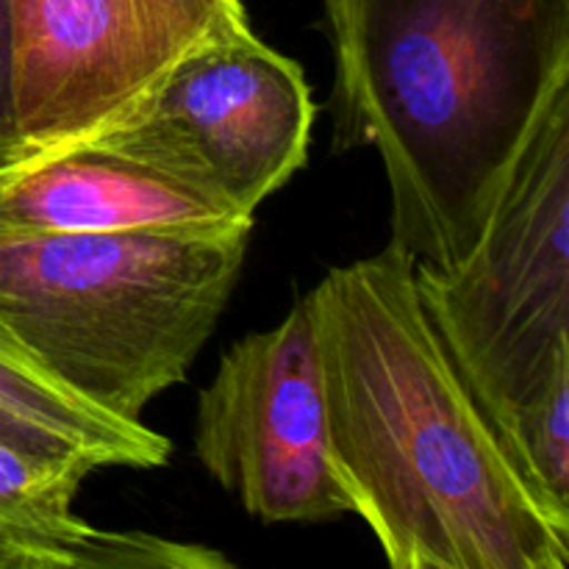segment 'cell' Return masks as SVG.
Listing matches in <instances>:
<instances>
[{
  "mask_svg": "<svg viewBox=\"0 0 569 569\" xmlns=\"http://www.w3.org/2000/svg\"><path fill=\"white\" fill-rule=\"evenodd\" d=\"M183 9L192 11L198 20H203L209 28H233L244 26L248 17H244V6L239 0H178Z\"/></svg>",
  "mask_w": 569,
  "mask_h": 569,
  "instance_id": "cell-11",
  "label": "cell"
},
{
  "mask_svg": "<svg viewBox=\"0 0 569 569\" xmlns=\"http://www.w3.org/2000/svg\"><path fill=\"white\" fill-rule=\"evenodd\" d=\"M231 226H253V217L92 142L39 156L0 178V237Z\"/></svg>",
  "mask_w": 569,
  "mask_h": 569,
  "instance_id": "cell-8",
  "label": "cell"
},
{
  "mask_svg": "<svg viewBox=\"0 0 569 569\" xmlns=\"http://www.w3.org/2000/svg\"><path fill=\"white\" fill-rule=\"evenodd\" d=\"M315 100L303 67L250 26L189 44L83 142L153 167L253 217L309 159Z\"/></svg>",
  "mask_w": 569,
  "mask_h": 569,
  "instance_id": "cell-5",
  "label": "cell"
},
{
  "mask_svg": "<svg viewBox=\"0 0 569 569\" xmlns=\"http://www.w3.org/2000/svg\"><path fill=\"white\" fill-rule=\"evenodd\" d=\"M0 406L87 448L106 467L153 470L170 461L172 445L144 422H122L56 383L0 333Z\"/></svg>",
  "mask_w": 569,
  "mask_h": 569,
  "instance_id": "cell-9",
  "label": "cell"
},
{
  "mask_svg": "<svg viewBox=\"0 0 569 569\" xmlns=\"http://www.w3.org/2000/svg\"><path fill=\"white\" fill-rule=\"evenodd\" d=\"M250 228L0 237V333L83 403L142 422L217 331Z\"/></svg>",
  "mask_w": 569,
  "mask_h": 569,
  "instance_id": "cell-4",
  "label": "cell"
},
{
  "mask_svg": "<svg viewBox=\"0 0 569 569\" xmlns=\"http://www.w3.org/2000/svg\"><path fill=\"white\" fill-rule=\"evenodd\" d=\"M333 50V150L376 148L392 239L459 264L561 83L569 0H320Z\"/></svg>",
  "mask_w": 569,
  "mask_h": 569,
  "instance_id": "cell-2",
  "label": "cell"
},
{
  "mask_svg": "<svg viewBox=\"0 0 569 569\" xmlns=\"http://www.w3.org/2000/svg\"><path fill=\"white\" fill-rule=\"evenodd\" d=\"M11 17L26 164L92 137L217 31L178 0H11Z\"/></svg>",
  "mask_w": 569,
  "mask_h": 569,
  "instance_id": "cell-7",
  "label": "cell"
},
{
  "mask_svg": "<svg viewBox=\"0 0 569 569\" xmlns=\"http://www.w3.org/2000/svg\"><path fill=\"white\" fill-rule=\"evenodd\" d=\"M28 161L17 126V48L11 0H0V178Z\"/></svg>",
  "mask_w": 569,
  "mask_h": 569,
  "instance_id": "cell-10",
  "label": "cell"
},
{
  "mask_svg": "<svg viewBox=\"0 0 569 569\" xmlns=\"http://www.w3.org/2000/svg\"><path fill=\"white\" fill-rule=\"evenodd\" d=\"M194 456L264 526L353 515L328 450L326 392L309 300L222 353L194 409Z\"/></svg>",
  "mask_w": 569,
  "mask_h": 569,
  "instance_id": "cell-6",
  "label": "cell"
},
{
  "mask_svg": "<svg viewBox=\"0 0 569 569\" xmlns=\"http://www.w3.org/2000/svg\"><path fill=\"white\" fill-rule=\"evenodd\" d=\"M422 306L528 489L569 528V83L533 122L481 237L415 261Z\"/></svg>",
  "mask_w": 569,
  "mask_h": 569,
  "instance_id": "cell-3",
  "label": "cell"
},
{
  "mask_svg": "<svg viewBox=\"0 0 569 569\" xmlns=\"http://www.w3.org/2000/svg\"><path fill=\"white\" fill-rule=\"evenodd\" d=\"M328 450L392 569H567L569 528L528 489L445 350L415 261L333 267L306 295Z\"/></svg>",
  "mask_w": 569,
  "mask_h": 569,
  "instance_id": "cell-1",
  "label": "cell"
}]
</instances>
